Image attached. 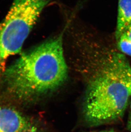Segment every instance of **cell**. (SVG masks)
Masks as SVG:
<instances>
[{
  "instance_id": "cell-1",
  "label": "cell",
  "mask_w": 131,
  "mask_h": 132,
  "mask_svg": "<svg viewBox=\"0 0 131 132\" xmlns=\"http://www.w3.org/2000/svg\"><path fill=\"white\" fill-rule=\"evenodd\" d=\"M62 36L24 53L6 68L1 80L6 92L21 101L35 100L64 82L68 67Z\"/></svg>"
},
{
  "instance_id": "cell-2",
  "label": "cell",
  "mask_w": 131,
  "mask_h": 132,
  "mask_svg": "<svg viewBox=\"0 0 131 132\" xmlns=\"http://www.w3.org/2000/svg\"><path fill=\"white\" fill-rule=\"evenodd\" d=\"M126 60L124 55L113 53L89 80L83 112L85 119L90 125L110 123L124 115L131 95L123 77Z\"/></svg>"
},
{
  "instance_id": "cell-3",
  "label": "cell",
  "mask_w": 131,
  "mask_h": 132,
  "mask_svg": "<svg viewBox=\"0 0 131 132\" xmlns=\"http://www.w3.org/2000/svg\"><path fill=\"white\" fill-rule=\"evenodd\" d=\"M50 0H13L0 25V78L6 60L18 54Z\"/></svg>"
},
{
  "instance_id": "cell-4",
  "label": "cell",
  "mask_w": 131,
  "mask_h": 132,
  "mask_svg": "<svg viewBox=\"0 0 131 132\" xmlns=\"http://www.w3.org/2000/svg\"><path fill=\"white\" fill-rule=\"evenodd\" d=\"M32 119L17 110L0 106V132H39Z\"/></svg>"
},
{
  "instance_id": "cell-5",
  "label": "cell",
  "mask_w": 131,
  "mask_h": 132,
  "mask_svg": "<svg viewBox=\"0 0 131 132\" xmlns=\"http://www.w3.org/2000/svg\"><path fill=\"white\" fill-rule=\"evenodd\" d=\"M131 24V0H119L116 38L118 41Z\"/></svg>"
},
{
  "instance_id": "cell-6",
  "label": "cell",
  "mask_w": 131,
  "mask_h": 132,
  "mask_svg": "<svg viewBox=\"0 0 131 132\" xmlns=\"http://www.w3.org/2000/svg\"><path fill=\"white\" fill-rule=\"evenodd\" d=\"M118 41L119 49L124 54L131 56V40L126 32L121 35Z\"/></svg>"
},
{
  "instance_id": "cell-7",
  "label": "cell",
  "mask_w": 131,
  "mask_h": 132,
  "mask_svg": "<svg viewBox=\"0 0 131 132\" xmlns=\"http://www.w3.org/2000/svg\"><path fill=\"white\" fill-rule=\"evenodd\" d=\"M123 77L125 85L131 95V66L127 60L124 65Z\"/></svg>"
},
{
  "instance_id": "cell-8",
  "label": "cell",
  "mask_w": 131,
  "mask_h": 132,
  "mask_svg": "<svg viewBox=\"0 0 131 132\" xmlns=\"http://www.w3.org/2000/svg\"><path fill=\"white\" fill-rule=\"evenodd\" d=\"M124 32L126 33V35H127L128 37L131 40V24L125 30Z\"/></svg>"
},
{
  "instance_id": "cell-9",
  "label": "cell",
  "mask_w": 131,
  "mask_h": 132,
  "mask_svg": "<svg viewBox=\"0 0 131 132\" xmlns=\"http://www.w3.org/2000/svg\"><path fill=\"white\" fill-rule=\"evenodd\" d=\"M115 132L113 130H102V131H97V132Z\"/></svg>"
},
{
  "instance_id": "cell-10",
  "label": "cell",
  "mask_w": 131,
  "mask_h": 132,
  "mask_svg": "<svg viewBox=\"0 0 131 132\" xmlns=\"http://www.w3.org/2000/svg\"><path fill=\"white\" fill-rule=\"evenodd\" d=\"M129 130H130L131 131V120H130V121H129Z\"/></svg>"
},
{
  "instance_id": "cell-11",
  "label": "cell",
  "mask_w": 131,
  "mask_h": 132,
  "mask_svg": "<svg viewBox=\"0 0 131 132\" xmlns=\"http://www.w3.org/2000/svg\"></svg>"
}]
</instances>
